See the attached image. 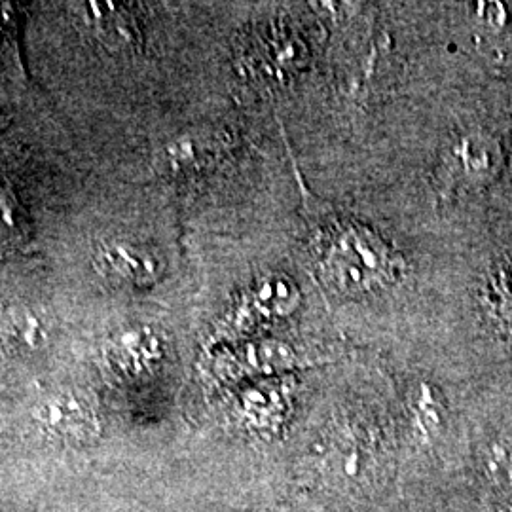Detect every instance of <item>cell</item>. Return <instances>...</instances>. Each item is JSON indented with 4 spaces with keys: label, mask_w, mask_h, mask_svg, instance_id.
<instances>
[{
    "label": "cell",
    "mask_w": 512,
    "mask_h": 512,
    "mask_svg": "<svg viewBox=\"0 0 512 512\" xmlns=\"http://www.w3.org/2000/svg\"><path fill=\"white\" fill-rule=\"evenodd\" d=\"M323 266L338 289L361 293L395 279L397 256L374 232L346 222L332 228Z\"/></svg>",
    "instance_id": "1"
},
{
    "label": "cell",
    "mask_w": 512,
    "mask_h": 512,
    "mask_svg": "<svg viewBox=\"0 0 512 512\" xmlns=\"http://www.w3.org/2000/svg\"><path fill=\"white\" fill-rule=\"evenodd\" d=\"M93 262L103 277L133 287L154 283L162 270L160 260L150 249L122 239L103 241L97 245Z\"/></svg>",
    "instance_id": "2"
},
{
    "label": "cell",
    "mask_w": 512,
    "mask_h": 512,
    "mask_svg": "<svg viewBox=\"0 0 512 512\" xmlns=\"http://www.w3.org/2000/svg\"><path fill=\"white\" fill-rule=\"evenodd\" d=\"M35 420L42 431L57 439L90 440L99 433L92 404L76 393H55L38 403Z\"/></svg>",
    "instance_id": "3"
},
{
    "label": "cell",
    "mask_w": 512,
    "mask_h": 512,
    "mask_svg": "<svg viewBox=\"0 0 512 512\" xmlns=\"http://www.w3.org/2000/svg\"><path fill=\"white\" fill-rule=\"evenodd\" d=\"M80 18L93 33L109 48H124L135 40V19L129 10L110 2H86L82 4Z\"/></svg>",
    "instance_id": "4"
},
{
    "label": "cell",
    "mask_w": 512,
    "mask_h": 512,
    "mask_svg": "<svg viewBox=\"0 0 512 512\" xmlns=\"http://www.w3.org/2000/svg\"><path fill=\"white\" fill-rule=\"evenodd\" d=\"M160 355V344L148 330H124L110 344L112 361L129 372L147 370Z\"/></svg>",
    "instance_id": "5"
},
{
    "label": "cell",
    "mask_w": 512,
    "mask_h": 512,
    "mask_svg": "<svg viewBox=\"0 0 512 512\" xmlns=\"http://www.w3.org/2000/svg\"><path fill=\"white\" fill-rule=\"evenodd\" d=\"M4 338L14 344V348L33 351L46 346L48 342V323L46 317L29 306H16L6 311L0 323Z\"/></svg>",
    "instance_id": "6"
},
{
    "label": "cell",
    "mask_w": 512,
    "mask_h": 512,
    "mask_svg": "<svg viewBox=\"0 0 512 512\" xmlns=\"http://www.w3.org/2000/svg\"><path fill=\"white\" fill-rule=\"evenodd\" d=\"M296 298H298V293H296L293 283H289L287 279H272V281L264 283L262 289L256 294L258 308H262L264 313H272V315L293 310Z\"/></svg>",
    "instance_id": "7"
},
{
    "label": "cell",
    "mask_w": 512,
    "mask_h": 512,
    "mask_svg": "<svg viewBox=\"0 0 512 512\" xmlns=\"http://www.w3.org/2000/svg\"><path fill=\"white\" fill-rule=\"evenodd\" d=\"M484 467L495 484L503 488L512 486V442L497 440L490 444L484 454Z\"/></svg>",
    "instance_id": "8"
},
{
    "label": "cell",
    "mask_w": 512,
    "mask_h": 512,
    "mask_svg": "<svg viewBox=\"0 0 512 512\" xmlns=\"http://www.w3.org/2000/svg\"><path fill=\"white\" fill-rule=\"evenodd\" d=\"M19 234L18 203L14 194L0 184V239H14Z\"/></svg>",
    "instance_id": "9"
},
{
    "label": "cell",
    "mask_w": 512,
    "mask_h": 512,
    "mask_svg": "<svg viewBox=\"0 0 512 512\" xmlns=\"http://www.w3.org/2000/svg\"><path fill=\"white\" fill-rule=\"evenodd\" d=\"M486 145H488V143L476 141V139L463 141L461 156H463V164L467 167V171L478 173V171H488V169H490L492 156H490Z\"/></svg>",
    "instance_id": "10"
},
{
    "label": "cell",
    "mask_w": 512,
    "mask_h": 512,
    "mask_svg": "<svg viewBox=\"0 0 512 512\" xmlns=\"http://www.w3.org/2000/svg\"><path fill=\"white\" fill-rule=\"evenodd\" d=\"M494 302L499 313L512 321V264L501 268L495 277Z\"/></svg>",
    "instance_id": "11"
},
{
    "label": "cell",
    "mask_w": 512,
    "mask_h": 512,
    "mask_svg": "<svg viewBox=\"0 0 512 512\" xmlns=\"http://www.w3.org/2000/svg\"><path fill=\"white\" fill-rule=\"evenodd\" d=\"M14 31H16V19L14 12L8 10V6H0V55L6 52L8 46L14 44Z\"/></svg>",
    "instance_id": "12"
}]
</instances>
